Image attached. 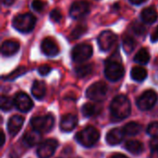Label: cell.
Here are the masks:
<instances>
[{
	"mask_svg": "<svg viewBox=\"0 0 158 158\" xmlns=\"http://www.w3.org/2000/svg\"><path fill=\"white\" fill-rule=\"evenodd\" d=\"M46 88L43 81H34L31 87V94L37 100H42L45 96Z\"/></svg>",
	"mask_w": 158,
	"mask_h": 158,
	"instance_id": "cell-20",
	"label": "cell"
},
{
	"mask_svg": "<svg viewBox=\"0 0 158 158\" xmlns=\"http://www.w3.org/2000/svg\"><path fill=\"white\" fill-rule=\"evenodd\" d=\"M147 133L148 135L152 137H157L158 136V122H152L148 128H147Z\"/></svg>",
	"mask_w": 158,
	"mask_h": 158,
	"instance_id": "cell-30",
	"label": "cell"
},
{
	"mask_svg": "<svg viewBox=\"0 0 158 158\" xmlns=\"http://www.w3.org/2000/svg\"><path fill=\"white\" fill-rule=\"evenodd\" d=\"M93 55V47L89 44H80L74 47L71 51V58L75 62H83Z\"/></svg>",
	"mask_w": 158,
	"mask_h": 158,
	"instance_id": "cell-8",
	"label": "cell"
},
{
	"mask_svg": "<svg viewBox=\"0 0 158 158\" xmlns=\"http://www.w3.org/2000/svg\"><path fill=\"white\" fill-rule=\"evenodd\" d=\"M13 100L16 108L22 113H27L31 111L33 107V102L31 99L24 92H18Z\"/></svg>",
	"mask_w": 158,
	"mask_h": 158,
	"instance_id": "cell-12",
	"label": "cell"
},
{
	"mask_svg": "<svg viewBox=\"0 0 158 158\" xmlns=\"http://www.w3.org/2000/svg\"><path fill=\"white\" fill-rule=\"evenodd\" d=\"M107 90L108 88L106 83L102 81L95 82L88 88L86 90V96L94 102H102L106 98Z\"/></svg>",
	"mask_w": 158,
	"mask_h": 158,
	"instance_id": "cell-6",
	"label": "cell"
},
{
	"mask_svg": "<svg viewBox=\"0 0 158 158\" xmlns=\"http://www.w3.org/2000/svg\"><path fill=\"white\" fill-rule=\"evenodd\" d=\"M141 18L144 23L152 24L157 20L158 13L154 7H145L144 9H143V11L141 13Z\"/></svg>",
	"mask_w": 158,
	"mask_h": 158,
	"instance_id": "cell-18",
	"label": "cell"
},
{
	"mask_svg": "<svg viewBox=\"0 0 158 158\" xmlns=\"http://www.w3.org/2000/svg\"><path fill=\"white\" fill-rule=\"evenodd\" d=\"M141 129H142L141 125L136 122H130L123 128L125 134L128 136H135L140 133Z\"/></svg>",
	"mask_w": 158,
	"mask_h": 158,
	"instance_id": "cell-25",
	"label": "cell"
},
{
	"mask_svg": "<svg viewBox=\"0 0 158 158\" xmlns=\"http://www.w3.org/2000/svg\"><path fill=\"white\" fill-rule=\"evenodd\" d=\"M118 36L112 31L106 30L100 34L98 36V46L102 51H108L117 42Z\"/></svg>",
	"mask_w": 158,
	"mask_h": 158,
	"instance_id": "cell-10",
	"label": "cell"
},
{
	"mask_svg": "<svg viewBox=\"0 0 158 158\" xmlns=\"http://www.w3.org/2000/svg\"><path fill=\"white\" fill-rule=\"evenodd\" d=\"M125 135L123 129H113L106 134V142L109 145H117L122 142Z\"/></svg>",
	"mask_w": 158,
	"mask_h": 158,
	"instance_id": "cell-16",
	"label": "cell"
},
{
	"mask_svg": "<svg viewBox=\"0 0 158 158\" xmlns=\"http://www.w3.org/2000/svg\"><path fill=\"white\" fill-rule=\"evenodd\" d=\"M24 123V118L21 115H13L7 122V131L11 137L16 136L21 129Z\"/></svg>",
	"mask_w": 158,
	"mask_h": 158,
	"instance_id": "cell-14",
	"label": "cell"
},
{
	"mask_svg": "<svg viewBox=\"0 0 158 158\" xmlns=\"http://www.w3.org/2000/svg\"><path fill=\"white\" fill-rule=\"evenodd\" d=\"M125 148L128 152L133 155H140L143 151V144L138 141H129L126 143Z\"/></svg>",
	"mask_w": 158,
	"mask_h": 158,
	"instance_id": "cell-23",
	"label": "cell"
},
{
	"mask_svg": "<svg viewBox=\"0 0 158 158\" xmlns=\"http://www.w3.org/2000/svg\"><path fill=\"white\" fill-rule=\"evenodd\" d=\"M136 46V41L133 37L127 35L126 37H124L123 39V48L125 50L126 53L130 54L133 51V49L135 48Z\"/></svg>",
	"mask_w": 158,
	"mask_h": 158,
	"instance_id": "cell-26",
	"label": "cell"
},
{
	"mask_svg": "<svg viewBox=\"0 0 158 158\" xmlns=\"http://www.w3.org/2000/svg\"><path fill=\"white\" fill-rule=\"evenodd\" d=\"M110 158H128L126 156L124 155H120V154H118V155H114L113 156H111Z\"/></svg>",
	"mask_w": 158,
	"mask_h": 158,
	"instance_id": "cell-38",
	"label": "cell"
},
{
	"mask_svg": "<svg viewBox=\"0 0 158 158\" xmlns=\"http://www.w3.org/2000/svg\"><path fill=\"white\" fill-rule=\"evenodd\" d=\"M111 115L116 120H123L127 118L131 112V105L130 100L124 95L115 97L110 104Z\"/></svg>",
	"mask_w": 158,
	"mask_h": 158,
	"instance_id": "cell-1",
	"label": "cell"
},
{
	"mask_svg": "<svg viewBox=\"0 0 158 158\" xmlns=\"http://www.w3.org/2000/svg\"><path fill=\"white\" fill-rule=\"evenodd\" d=\"M131 76L136 82H143L147 77V71L142 66H135L131 71Z\"/></svg>",
	"mask_w": 158,
	"mask_h": 158,
	"instance_id": "cell-21",
	"label": "cell"
},
{
	"mask_svg": "<svg viewBox=\"0 0 158 158\" xmlns=\"http://www.w3.org/2000/svg\"><path fill=\"white\" fill-rule=\"evenodd\" d=\"M78 124V117L75 115L68 114L65 115L60 121V129L64 132L72 131Z\"/></svg>",
	"mask_w": 158,
	"mask_h": 158,
	"instance_id": "cell-15",
	"label": "cell"
},
{
	"mask_svg": "<svg viewBox=\"0 0 158 158\" xmlns=\"http://www.w3.org/2000/svg\"><path fill=\"white\" fill-rule=\"evenodd\" d=\"M90 12V5L85 1L74 2L69 9V15L74 20H80Z\"/></svg>",
	"mask_w": 158,
	"mask_h": 158,
	"instance_id": "cell-11",
	"label": "cell"
},
{
	"mask_svg": "<svg viewBox=\"0 0 158 158\" xmlns=\"http://www.w3.org/2000/svg\"><path fill=\"white\" fill-rule=\"evenodd\" d=\"M86 32V26H83V25H80L78 26L77 28H75L71 34V37L73 39H77L79 38L81 35H82L84 33Z\"/></svg>",
	"mask_w": 158,
	"mask_h": 158,
	"instance_id": "cell-31",
	"label": "cell"
},
{
	"mask_svg": "<svg viewBox=\"0 0 158 158\" xmlns=\"http://www.w3.org/2000/svg\"><path fill=\"white\" fill-rule=\"evenodd\" d=\"M19 49V44L14 40H6L2 44L1 52L4 56H13Z\"/></svg>",
	"mask_w": 158,
	"mask_h": 158,
	"instance_id": "cell-17",
	"label": "cell"
},
{
	"mask_svg": "<svg viewBox=\"0 0 158 158\" xmlns=\"http://www.w3.org/2000/svg\"><path fill=\"white\" fill-rule=\"evenodd\" d=\"M151 40L153 42H156L158 41V26L155 29V31L153 32L152 35H151Z\"/></svg>",
	"mask_w": 158,
	"mask_h": 158,
	"instance_id": "cell-36",
	"label": "cell"
},
{
	"mask_svg": "<svg viewBox=\"0 0 158 158\" xmlns=\"http://www.w3.org/2000/svg\"><path fill=\"white\" fill-rule=\"evenodd\" d=\"M31 7L35 10V11H42L44 8V3L41 0H33L31 3Z\"/></svg>",
	"mask_w": 158,
	"mask_h": 158,
	"instance_id": "cell-34",
	"label": "cell"
},
{
	"mask_svg": "<svg viewBox=\"0 0 158 158\" xmlns=\"http://www.w3.org/2000/svg\"><path fill=\"white\" fill-rule=\"evenodd\" d=\"M41 50L44 55H46L48 57L56 56L59 51L56 43L50 37H47L43 40V42L41 44Z\"/></svg>",
	"mask_w": 158,
	"mask_h": 158,
	"instance_id": "cell-13",
	"label": "cell"
},
{
	"mask_svg": "<svg viewBox=\"0 0 158 158\" xmlns=\"http://www.w3.org/2000/svg\"><path fill=\"white\" fill-rule=\"evenodd\" d=\"M151 158H158V137H154L150 142Z\"/></svg>",
	"mask_w": 158,
	"mask_h": 158,
	"instance_id": "cell-29",
	"label": "cell"
},
{
	"mask_svg": "<svg viewBox=\"0 0 158 158\" xmlns=\"http://www.w3.org/2000/svg\"><path fill=\"white\" fill-rule=\"evenodd\" d=\"M31 125L32 129L38 130L41 133H48L50 132L55 125V117L51 115L34 116L31 120Z\"/></svg>",
	"mask_w": 158,
	"mask_h": 158,
	"instance_id": "cell-5",
	"label": "cell"
},
{
	"mask_svg": "<svg viewBox=\"0 0 158 158\" xmlns=\"http://www.w3.org/2000/svg\"><path fill=\"white\" fill-rule=\"evenodd\" d=\"M35 17L31 13L19 14L13 20L14 28L20 33H29L33 30L35 26Z\"/></svg>",
	"mask_w": 158,
	"mask_h": 158,
	"instance_id": "cell-4",
	"label": "cell"
},
{
	"mask_svg": "<svg viewBox=\"0 0 158 158\" xmlns=\"http://www.w3.org/2000/svg\"><path fill=\"white\" fill-rule=\"evenodd\" d=\"M93 72V64H84L76 68V74L79 77H85Z\"/></svg>",
	"mask_w": 158,
	"mask_h": 158,
	"instance_id": "cell-27",
	"label": "cell"
},
{
	"mask_svg": "<svg viewBox=\"0 0 158 158\" xmlns=\"http://www.w3.org/2000/svg\"><path fill=\"white\" fill-rule=\"evenodd\" d=\"M5 141H6V139H5V133H4V132H2V143H1V146H3V145H4Z\"/></svg>",
	"mask_w": 158,
	"mask_h": 158,
	"instance_id": "cell-39",
	"label": "cell"
},
{
	"mask_svg": "<svg viewBox=\"0 0 158 158\" xmlns=\"http://www.w3.org/2000/svg\"><path fill=\"white\" fill-rule=\"evenodd\" d=\"M41 140V132H39L36 129H32L31 131H28L23 136V142L26 146L31 147L35 144H37Z\"/></svg>",
	"mask_w": 158,
	"mask_h": 158,
	"instance_id": "cell-19",
	"label": "cell"
},
{
	"mask_svg": "<svg viewBox=\"0 0 158 158\" xmlns=\"http://www.w3.org/2000/svg\"><path fill=\"white\" fill-rule=\"evenodd\" d=\"M150 61V54L146 48H141L134 56V61L139 64H147Z\"/></svg>",
	"mask_w": 158,
	"mask_h": 158,
	"instance_id": "cell-24",
	"label": "cell"
},
{
	"mask_svg": "<svg viewBox=\"0 0 158 158\" xmlns=\"http://www.w3.org/2000/svg\"><path fill=\"white\" fill-rule=\"evenodd\" d=\"M51 72V68L48 65H42L38 68V73L41 75H47Z\"/></svg>",
	"mask_w": 158,
	"mask_h": 158,
	"instance_id": "cell-35",
	"label": "cell"
},
{
	"mask_svg": "<svg viewBox=\"0 0 158 158\" xmlns=\"http://www.w3.org/2000/svg\"><path fill=\"white\" fill-rule=\"evenodd\" d=\"M100 111H101V107L94 103H85L81 108L82 115L86 117H91L95 115H98Z\"/></svg>",
	"mask_w": 158,
	"mask_h": 158,
	"instance_id": "cell-22",
	"label": "cell"
},
{
	"mask_svg": "<svg viewBox=\"0 0 158 158\" xmlns=\"http://www.w3.org/2000/svg\"><path fill=\"white\" fill-rule=\"evenodd\" d=\"M0 105H1V109L3 111H5V112L10 111L13 108V106L15 105L14 100H11L9 97H6V96H2L1 101H0Z\"/></svg>",
	"mask_w": 158,
	"mask_h": 158,
	"instance_id": "cell-28",
	"label": "cell"
},
{
	"mask_svg": "<svg viewBox=\"0 0 158 158\" xmlns=\"http://www.w3.org/2000/svg\"><path fill=\"white\" fill-rule=\"evenodd\" d=\"M100 139L99 131L94 127H86L76 135L77 142L84 147L94 146Z\"/></svg>",
	"mask_w": 158,
	"mask_h": 158,
	"instance_id": "cell-2",
	"label": "cell"
},
{
	"mask_svg": "<svg viewBox=\"0 0 158 158\" xmlns=\"http://www.w3.org/2000/svg\"><path fill=\"white\" fill-rule=\"evenodd\" d=\"M157 99V94L154 90L152 89L146 90L137 99L136 104L140 110L148 111V110H151L156 105Z\"/></svg>",
	"mask_w": 158,
	"mask_h": 158,
	"instance_id": "cell-7",
	"label": "cell"
},
{
	"mask_svg": "<svg viewBox=\"0 0 158 158\" xmlns=\"http://www.w3.org/2000/svg\"><path fill=\"white\" fill-rule=\"evenodd\" d=\"M146 0H130V2L133 5H142L145 2Z\"/></svg>",
	"mask_w": 158,
	"mask_h": 158,
	"instance_id": "cell-37",
	"label": "cell"
},
{
	"mask_svg": "<svg viewBox=\"0 0 158 158\" xmlns=\"http://www.w3.org/2000/svg\"><path fill=\"white\" fill-rule=\"evenodd\" d=\"M58 146V142L55 139H48L39 144L37 148V156L40 158L51 157L56 152Z\"/></svg>",
	"mask_w": 158,
	"mask_h": 158,
	"instance_id": "cell-9",
	"label": "cell"
},
{
	"mask_svg": "<svg viewBox=\"0 0 158 158\" xmlns=\"http://www.w3.org/2000/svg\"><path fill=\"white\" fill-rule=\"evenodd\" d=\"M132 30L138 35H142L145 33V27L142 23H139V22H134L132 24Z\"/></svg>",
	"mask_w": 158,
	"mask_h": 158,
	"instance_id": "cell-32",
	"label": "cell"
},
{
	"mask_svg": "<svg viewBox=\"0 0 158 158\" xmlns=\"http://www.w3.org/2000/svg\"><path fill=\"white\" fill-rule=\"evenodd\" d=\"M50 19L55 22H59L62 20V14L58 9H54L50 13Z\"/></svg>",
	"mask_w": 158,
	"mask_h": 158,
	"instance_id": "cell-33",
	"label": "cell"
},
{
	"mask_svg": "<svg viewBox=\"0 0 158 158\" xmlns=\"http://www.w3.org/2000/svg\"><path fill=\"white\" fill-rule=\"evenodd\" d=\"M125 70L123 65L118 60L109 59L106 62L105 74L106 77L111 82H117L124 75Z\"/></svg>",
	"mask_w": 158,
	"mask_h": 158,
	"instance_id": "cell-3",
	"label": "cell"
}]
</instances>
